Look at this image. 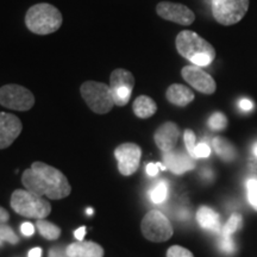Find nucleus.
Wrapping results in <instances>:
<instances>
[{
	"label": "nucleus",
	"mask_w": 257,
	"mask_h": 257,
	"mask_svg": "<svg viewBox=\"0 0 257 257\" xmlns=\"http://www.w3.org/2000/svg\"><path fill=\"white\" fill-rule=\"evenodd\" d=\"M68 257H104V249L94 242H79L69 244L66 248Z\"/></svg>",
	"instance_id": "obj_16"
},
{
	"label": "nucleus",
	"mask_w": 257,
	"mask_h": 257,
	"mask_svg": "<svg viewBox=\"0 0 257 257\" xmlns=\"http://www.w3.org/2000/svg\"><path fill=\"white\" fill-rule=\"evenodd\" d=\"M156 14L165 21L173 22V23L184 25V27H188L195 21L194 12L186 5L178 4V3H159L156 6Z\"/></svg>",
	"instance_id": "obj_11"
},
{
	"label": "nucleus",
	"mask_w": 257,
	"mask_h": 257,
	"mask_svg": "<svg viewBox=\"0 0 257 257\" xmlns=\"http://www.w3.org/2000/svg\"><path fill=\"white\" fill-rule=\"evenodd\" d=\"M36 226H37V230L40 231L41 236L44 237L46 239L54 240V239H57L61 236L60 227L46 219H37Z\"/></svg>",
	"instance_id": "obj_21"
},
{
	"label": "nucleus",
	"mask_w": 257,
	"mask_h": 257,
	"mask_svg": "<svg viewBox=\"0 0 257 257\" xmlns=\"http://www.w3.org/2000/svg\"><path fill=\"white\" fill-rule=\"evenodd\" d=\"M246 189H248V200L250 205L257 211V179L252 178L246 181Z\"/></svg>",
	"instance_id": "obj_27"
},
{
	"label": "nucleus",
	"mask_w": 257,
	"mask_h": 257,
	"mask_svg": "<svg viewBox=\"0 0 257 257\" xmlns=\"http://www.w3.org/2000/svg\"><path fill=\"white\" fill-rule=\"evenodd\" d=\"M242 216L238 213H233L232 216L230 217V219L227 220V223L225 224L223 229V234L225 236H231V234L236 232L237 230H239L242 227Z\"/></svg>",
	"instance_id": "obj_23"
},
{
	"label": "nucleus",
	"mask_w": 257,
	"mask_h": 257,
	"mask_svg": "<svg viewBox=\"0 0 257 257\" xmlns=\"http://www.w3.org/2000/svg\"><path fill=\"white\" fill-rule=\"evenodd\" d=\"M226 117H225L223 113H220V112H216V113H213L210 118H208V126L214 131L224 130V128L226 127Z\"/></svg>",
	"instance_id": "obj_24"
},
{
	"label": "nucleus",
	"mask_w": 257,
	"mask_h": 257,
	"mask_svg": "<svg viewBox=\"0 0 257 257\" xmlns=\"http://www.w3.org/2000/svg\"><path fill=\"white\" fill-rule=\"evenodd\" d=\"M211 155V148L206 143H199L195 148V157L197 159H205Z\"/></svg>",
	"instance_id": "obj_30"
},
{
	"label": "nucleus",
	"mask_w": 257,
	"mask_h": 257,
	"mask_svg": "<svg viewBox=\"0 0 257 257\" xmlns=\"http://www.w3.org/2000/svg\"><path fill=\"white\" fill-rule=\"evenodd\" d=\"M143 236L148 240L161 243L168 240L173 236V226L162 212L153 210L144 216L141 224Z\"/></svg>",
	"instance_id": "obj_7"
},
{
	"label": "nucleus",
	"mask_w": 257,
	"mask_h": 257,
	"mask_svg": "<svg viewBox=\"0 0 257 257\" xmlns=\"http://www.w3.org/2000/svg\"><path fill=\"white\" fill-rule=\"evenodd\" d=\"M167 100L170 104L184 107L194 100V93L189 87L185 85H180V83H173L170 85L166 92Z\"/></svg>",
	"instance_id": "obj_17"
},
{
	"label": "nucleus",
	"mask_w": 257,
	"mask_h": 257,
	"mask_svg": "<svg viewBox=\"0 0 257 257\" xmlns=\"http://www.w3.org/2000/svg\"><path fill=\"white\" fill-rule=\"evenodd\" d=\"M194 159L189 156V154H185L182 152H172L163 153V163L166 168L176 175L185 174L186 172H189L195 167Z\"/></svg>",
	"instance_id": "obj_15"
},
{
	"label": "nucleus",
	"mask_w": 257,
	"mask_h": 257,
	"mask_svg": "<svg viewBox=\"0 0 257 257\" xmlns=\"http://www.w3.org/2000/svg\"><path fill=\"white\" fill-rule=\"evenodd\" d=\"M86 213H87L88 216H91V214H93V210H92V208H87V211H86Z\"/></svg>",
	"instance_id": "obj_39"
},
{
	"label": "nucleus",
	"mask_w": 257,
	"mask_h": 257,
	"mask_svg": "<svg viewBox=\"0 0 257 257\" xmlns=\"http://www.w3.org/2000/svg\"><path fill=\"white\" fill-rule=\"evenodd\" d=\"M212 144H213L217 155L225 162H231L236 159V149L230 141L225 140L223 137H216Z\"/></svg>",
	"instance_id": "obj_20"
},
{
	"label": "nucleus",
	"mask_w": 257,
	"mask_h": 257,
	"mask_svg": "<svg viewBox=\"0 0 257 257\" xmlns=\"http://www.w3.org/2000/svg\"><path fill=\"white\" fill-rule=\"evenodd\" d=\"M238 106H239L240 110H243V111H245V112L251 111L252 108H253V104L249 100V99H246V98L240 99L239 102H238Z\"/></svg>",
	"instance_id": "obj_34"
},
{
	"label": "nucleus",
	"mask_w": 257,
	"mask_h": 257,
	"mask_svg": "<svg viewBox=\"0 0 257 257\" xmlns=\"http://www.w3.org/2000/svg\"><path fill=\"white\" fill-rule=\"evenodd\" d=\"M3 245V242H2V240H0V246H2Z\"/></svg>",
	"instance_id": "obj_41"
},
{
	"label": "nucleus",
	"mask_w": 257,
	"mask_h": 257,
	"mask_svg": "<svg viewBox=\"0 0 257 257\" xmlns=\"http://www.w3.org/2000/svg\"><path fill=\"white\" fill-rule=\"evenodd\" d=\"M108 86L111 88L114 105L123 107L130 101L133 89L135 87V78L133 73L123 68L114 69L110 75V85Z\"/></svg>",
	"instance_id": "obj_9"
},
{
	"label": "nucleus",
	"mask_w": 257,
	"mask_h": 257,
	"mask_svg": "<svg viewBox=\"0 0 257 257\" xmlns=\"http://www.w3.org/2000/svg\"><path fill=\"white\" fill-rule=\"evenodd\" d=\"M0 240L10 244H17L19 242V238L11 226L6 224H0Z\"/></svg>",
	"instance_id": "obj_25"
},
{
	"label": "nucleus",
	"mask_w": 257,
	"mask_h": 257,
	"mask_svg": "<svg viewBox=\"0 0 257 257\" xmlns=\"http://www.w3.org/2000/svg\"><path fill=\"white\" fill-rule=\"evenodd\" d=\"M250 0H212V16L221 25L239 23L246 15Z\"/></svg>",
	"instance_id": "obj_6"
},
{
	"label": "nucleus",
	"mask_w": 257,
	"mask_h": 257,
	"mask_svg": "<svg viewBox=\"0 0 257 257\" xmlns=\"http://www.w3.org/2000/svg\"><path fill=\"white\" fill-rule=\"evenodd\" d=\"M167 257H194L193 253L184 246L173 245L167 251Z\"/></svg>",
	"instance_id": "obj_28"
},
{
	"label": "nucleus",
	"mask_w": 257,
	"mask_h": 257,
	"mask_svg": "<svg viewBox=\"0 0 257 257\" xmlns=\"http://www.w3.org/2000/svg\"><path fill=\"white\" fill-rule=\"evenodd\" d=\"M219 248L226 253H232L236 250V245H234L233 239L231 238V236H221V239L219 240Z\"/></svg>",
	"instance_id": "obj_29"
},
{
	"label": "nucleus",
	"mask_w": 257,
	"mask_h": 257,
	"mask_svg": "<svg viewBox=\"0 0 257 257\" xmlns=\"http://www.w3.org/2000/svg\"><path fill=\"white\" fill-rule=\"evenodd\" d=\"M21 231L25 237H30L35 233V226L31 223H23L21 226Z\"/></svg>",
	"instance_id": "obj_33"
},
{
	"label": "nucleus",
	"mask_w": 257,
	"mask_h": 257,
	"mask_svg": "<svg viewBox=\"0 0 257 257\" xmlns=\"http://www.w3.org/2000/svg\"><path fill=\"white\" fill-rule=\"evenodd\" d=\"M114 157L118 163V170L121 175L130 176L140 168L142 149L135 143H123L114 150Z\"/></svg>",
	"instance_id": "obj_10"
},
{
	"label": "nucleus",
	"mask_w": 257,
	"mask_h": 257,
	"mask_svg": "<svg viewBox=\"0 0 257 257\" xmlns=\"http://www.w3.org/2000/svg\"><path fill=\"white\" fill-rule=\"evenodd\" d=\"M41 256H42V249L38 248V246H36V248H32L28 253V257H41Z\"/></svg>",
	"instance_id": "obj_37"
},
{
	"label": "nucleus",
	"mask_w": 257,
	"mask_h": 257,
	"mask_svg": "<svg viewBox=\"0 0 257 257\" xmlns=\"http://www.w3.org/2000/svg\"><path fill=\"white\" fill-rule=\"evenodd\" d=\"M48 257H68L66 251V248L62 246H55V248H51L49 250V255Z\"/></svg>",
	"instance_id": "obj_32"
},
{
	"label": "nucleus",
	"mask_w": 257,
	"mask_h": 257,
	"mask_svg": "<svg viewBox=\"0 0 257 257\" xmlns=\"http://www.w3.org/2000/svg\"><path fill=\"white\" fill-rule=\"evenodd\" d=\"M180 137V128L174 121H167L155 131L154 141L161 152L167 153L174 150Z\"/></svg>",
	"instance_id": "obj_14"
},
{
	"label": "nucleus",
	"mask_w": 257,
	"mask_h": 257,
	"mask_svg": "<svg viewBox=\"0 0 257 257\" xmlns=\"http://www.w3.org/2000/svg\"><path fill=\"white\" fill-rule=\"evenodd\" d=\"M83 100L96 114L108 113L114 106L110 86L98 81H85L80 86Z\"/></svg>",
	"instance_id": "obj_5"
},
{
	"label": "nucleus",
	"mask_w": 257,
	"mask_h": 257,
	"mask_svg": "<svg viewBox=\"0 0 257 257\" xmlns=\"http://www.w3.org/2000/svg\"><path fill=\"white\" fill-rule=\"evenodd\" d=\"M134 113L137 115L138 118L142 119H147V118L153 117L157 111V105L154 101V99L148 95H140L136 98V100L133 104Z\"/></svg>",
	"instance_id": "obj_19"
},
{
	"label": "nucleus",
	"mask_w": 257,
	"mask_h": 257,
	"mask_svg": "<svg viewBox=\"0 0 257 257\" xmlns=\"http://www.w3.org/2000/svg\"><path fill=\"white\" fill-rule=\"evenodd\" d=\"M197 221L204 230L218 232L220 229L219 214L211 207L200 206L197 211Z\"/></svg>",
	"instance_id": "obj_18"
},
{
	"label": "nucleus",
	"mask_w": 257,
	"mask_h": 257,
	"mask_svg": "<svg viewBox=\"0 0 257 257\" xmlns=\"http://www.w3.org/2000/svg\"><path fill=\"white\" fill-rule=\"evenodd\" d=\"M147 174L149 176H156L159 174L160 169L165 170L167 169L165 165H161V163H148L147 165Z\"/></svg>",
	"instance_id": "obj_31"
},
{
	"label": "nucleus",
	"mask_w": 257,
	"mask_h": 257,
	"mask_svg": "<svg viewBox=\"0 0 257 257\" xmlns=\"http://www.w3.org/2000/svg\"><path fill=\"white\" fill-rule=\"evenodd\" d=\"M169 193V186L165 180H161V181L157 182V184L154 186V187L150 189V200H152L154 204H162L167 200Z\"/></svg>",
	"instance_id": "obj_22"
},
{
	"label": "nucleus",
	"mask_w": 257,
	"mask_h": 257,
	"mask_svg": "<svg viewBox=\"0 0 257 257\" xmlns=\"http://www.w3.org/2000/svg\"><path fill=\"white\" fill-rule=\"evenodd\" d=\"M11 207L19 216L34 219H44L51 212L49 201L28 189H16L12 193Z\"/></svg>",
	"instance_id": "obj_4"
},
{
	"label": "nucleus",
	"mask_w": 257,
	"mask_h": 257,
	"mask_svg": "<svg viewBox=\"0 0 257 257\" xmlns=\"http://www.w3.org/2000/svg\"><path fill=\"white\" fill-rule=\"evenodd\" d=\"M181 76L188 85L193 88L197 89L202 94H213L217 89V83L210 74L202 70L201 67L195 66H186L181 69Z\"/></svg>",
	"instance_id": "obj_12"
},
{
	"label": "nucleus",
	"mask_w": 257,
	"mask_h": 257,
	"mask_svg": "<svg viewBox=\"0 0 257 257\" xmlns=\"http://www.w3.org/2000/svg\"><path fill=\"white\" fill-rule=\"evenodd\" d=\"M184 141L186 149H187V153L189 156L193 157V159H197L195 157V148H197V137H195L194 133L192 130H186L184 134Z\"/></svg>",
	"instance_id": "obj_26"
},
{
	"label": "nucleus",
	"mask_w": 257,
	"mask_h": 257,
	"mask_svg": "<svg viewBox=\"0 0 257 257\" xmlns=\"http://www.w3.org/2000/svg\"><path fill=\"white\" fill-rule=\"evenodd\" d=\"M0 105L9 110L29 111L35 105V95L23 86L9 83L0 87Z\"/></svg>",
	"instance_id": "obj_8"
},
{
	"label": "nucleus",
	"mask_w": 257,
	"mask_h": 257,
	"mask_svg": "<svg viewBox=\"0 0 257 257\" xmlns=\"http://www.w3.org/2000/svg\"><path fill=\"white\" fill-rule=\"evenodd\" d=\"M85 234H86V227L82 226V227H79L78 230L74 232V236H75V238L78 240H83L85 238Z\"/></svg>",
	"instance_id": "obj_36"
},
{
	"label": "nucleus",
	"mask_w": 257,
	"mask_h": 257,
	"mask_svg": "<svg viewBox=\"0 0 257 257\" xmlns=\"http://www.w3.org/2000/svg\"><path fill=\"white\" fill-rule=\"evenodd\" d=\"M22 182L25 189L41 197L46 195L51 200H60L68 197L72 192L68 179L62 172L40 161L34 162L30 168L25 170Z\"/></svg>",
	"instance_id": "obj_1"
},
{
	"label": "nucleus",
	"mask_w": 257,
	"mask_h": 257,
	"mask_svg": "<svg viewBox=\"0 0 257 257\" xmlns=\"http://www.w3.org/2000/svg\"><path fill=\"white\" fill-rule=\"evenodd\" d=\"M9 219H10L9 212L6 211L4 207L0 206V224H6Z\"/></svg>",
	"instance_id": "obj_35"
},
{
	"label": "nucleus",
	"mask_w": 257,
	"mask_h": 257,
	"mask_svg": "<svg viewBox=\"0 0 257 257\" xmlns=\"http://www.w3.org/2000/svg\"><path fill=\"white\" fill-rule=\"evenodd\" d=\"M175 46L180 55L195 66H210L216 59V49L213 46L194 31L180 32L176 36Z\"/></svg>",
	"instance_id": "obj_2"
},
{
	"label": "nucleus",
	"mask_w": 257,
	"mask_h": 257,
	"mask_svg": "<svg viewBox=\"0 0 257 257\" xmlns=\"http://www.w3.org/2000/svg\"><path fill=\"white\" fill-rule=\"evenodd\" d=\"M63 23L59 9L48 3H40L31 6L25 15V25L35 35H50L56 32Z\"/></svg>",
	"instance_id": "obj_3"
},
{
	"label": "nucleus",
	"mask_w": 257,
	"mask_h": 257,
	"mask_svg": "<svg viewBox=\"0 0 257 257\" xmlns=\"http://www.w3.org/2000/svg\"><path fill=\"white\" fill-rule=\"evenodd\" d=\"M23 124L17 115L0 112V149H6L17 140Z\"/></svg>",
	"instance_id": "obj_13"
},
{
	"label": "nucleus",
	"mask_w": 257,
	"mask_h": 257,
	"mask_svg": "<svg viewBox=\"0 0 257 257\" xmlns=\"http://www.w3.org/2000/svg\"><path fill=\"white\" fill-rule=\"evenodd\" d=\"M253 154L257 156V144L255 146V148H253Z\"/></svg>",
	"instance_id": "obj_40"
},
{
	"label": "nucleus",
	"mask_w": 257,
	"mask_h": 257,
	"mask_svg": "<svg viewBox=\"0 0 257 257\" xmlns=\"http://www.w3.org/2000/svg\"><path fill=\"white\" fill-rule=\"evenodd\" d=\"M188 217H189V212L187 210H185V208H182V210L179 212V218L181 220L188 219Z\"/></svg>",
	"instance_id": "obj_38"
}]
</instances>
